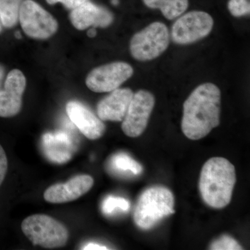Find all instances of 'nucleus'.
I'll return each mask as SVG.
<instances>
[{"label":"nucleus","mask_w":250,"mask_h":250,"mask_svg":"<svg viewBox=\"0 0 250 250\" xmlns=\"http://www.w3.org/2000/svg\"><path fill=\"white\" fill-rule=\"evenodd\" d=\"M220 98L218 87L205 83L197 87L184 104L182 129L188 139L205 138L220 125Z\"/></svg>","instance_id":"nucleus-1"},{"label":"nucleus","mask_w":250,"mask_h":250,"mask_svg":"<svg viewBox=\"0 0 250 250\" xmlns=\"http://www.w3.org/2000/svg\"><path fill=\"white\" fill-rule=\"evenodd\" d=\"M236 182L233 164L225 158H211L200 174L199 188L202 199L212 208H224L231 202Z\"/></svg>","instance_id":"nucleus-2"},{"label":"nucleus","mask_w":250,"mask_h":250,"mask_svg":"<svg viewBox=\"0 0 250 250\" xmlns=\"http://www.w3.org/2000/svg\"><path fill=\"white\" fill-rule=\"evenodd\" d=\"M174 199L165 187L149 188L143 192L135 207V223L143 229H149L166 217L173 214Z\"/></svg>","instance_id":"nucleus-3"},{"label":"nucleus","mask_w":250,"mask_h":250,"mask_svg":"<svg viewBox=\"0 0 250 250\" xmlns=\"http://www.w3.org/2000/svg\"><path fill=\"white\" fill-rule=\"evenodd\" d=\"M21 228L34 246L52 249L65 246L68 241L67 229L49 215H30L23 220Z\"/></svg>","instance_id":"nucleus-4"},{"label":"nucleus","mask_w":250,"mask_h":250,"mask_svg":"<svg viewBox=\"0 0 250 250\" xmlns=\"http://www.w3.org/2000/svg\"><path fill=\"white\" fill-rule=\"evenodd\" d=\"M169 42L170 35L166 24L153 22L133 36L130 42V52L140 62L151 61L164 53Z\"/></svg>","instance_id":"nucleus-5"},{"label":"nucleus","mask_w":250,"mask_h":250,"mask_svg":"<svg viewBox=\"0 0 250 250\" xmlns=\"http://www.w3.org/2000/svg\"><path fill=\"white\" fill-rule=\"evenodd\" d=\"M19 21L23 31L31 39H49L58 29V22L55 18L33 0L22 1Z\"/></svg>","instance_id":"nucleus-6"},{"label":"nucleus","mask_w":250,"mask_h":250,"mask_svg":"<svg viewBox=\"0 0 250 250\" xmlns=\"http://www.w3.org/2000/svg\"><path fill=\"white\" fill-rule=\"evenodd\" d=\"M213 20L205 11H190L177 19L172 28V38L180 45L190 44L210 34Z\"/></svg>","instance_id":"nucleus-7"},{"label":"nucleus","mask_w":250,"mask_h":250,"mask_svg":"<svg viewBox=\"0 0 250 250\" xmlns=\"http://www.w3.org/2000/svg\"><path fill=\"white\" fill-rule=\"evenodd\" d=\"M134 70L125 62H114L93 69L85 80V84L95 93H107L119 88L132 76Z\"/></svg>","instance_id":"nucleus-8"},{"label":"nucleus","mask_w":250,"mask_h":250,"mask_svg":"<svg viewBox=\"0 0 250 250\" xmlns=\"http://www.w3.org/2000/svg\"><path fill=\"white\" fill-rule=\"evenodd\" d=\"M155 104V99L147 90L134 93L122 124V129L127 136L139 137L144 132Z\"/></svg>","instance_id":"nucleus-9"},{"label":"nucleus","mask_w":250,"mask_h":250,"mask_svg":"<svg viewBox=\"0 0 250 250\" xmlns=\"http://www.w3.org/2000/svg\"><path fill=\"white\" fill-rule=\"evenodd\" d=\"M26 87L24 74L18 69L8 74L3 89L0 90V117L16 116L22 105V95Z\"/></svg>","instance_id":"nucleus-10"},{"label":"nucleus","mask_w":250,"mask_h":250,"mask_svg":"<svg viewBox=\"0 0 250 250\" xmlns=\"http://www.w3.org/2000/svg\"><path fill=\"white\" fill-rule=\"evenodd\" d=\"M93 184L94 179L91 176L77 175L66 183L51 186L44 192V199L52 204L74 201L89 191Z\"/></svg>","instance_id":"nucleus-11"},{"label":"nucleus","mask_w":250,"mask_h":250,"mask_svg":"<svg viewBox=\"0 0 250 250\" xmlns=\"http://www.w3.org/2000/svg\"><path fill=\"white\" fill-rule=\"evenodd\" d=\"M70 20L77 29L84 30L89 27H107L113 22V16L106 8L86 1L72 10Z\"/></svg>","instance_id":"nucleus-12"},{"label":"nucleus","mask_w":250,"mask_h":250,"mask_svg":"<svg viewBox=\"0 0 250 250\" xmlns=\"http://www.w3.org/2000/svg\"><path fill=\"white\" fill-rule=\"evenodd\" d=\"M66 112L69 118L87 139L97 140L103 136L106 129L104 124L83 104L69 102Z\"/></svg>","instance_id":"nucleus-13"},{"label":"nucleus","mask_w":250,"mask_h":250,"mask_svg":"<svg viewBox=\"0 0 250 250\" xmlns=\"http://www.w3.org/2000/svg\"><path fill=\"white\" fill-rule=\"evenodd\" d=\"M133 95L134 93L129 88H117L113 90L98 103V118L104 121H123Z\"/></svg>","instance_id":"nucleus-14"},{"label":"nucleus","mask_w":250,"mask_h":250,"mask_svg":"<svg viewBox=\"0 0 250 250\" xmlns=\"http://www.w3.org/2000/svg\"><path fill=\"white\" fill-rule=\"evenodd\" d=\"M42 147L46 157L55 164H62L71 159L74 143L67 133H47L42 138Z\"/></svg>","instance_id":"nucleus-15"},{"label":"nucleus","mask_w":250,"mask_h":250,"mask_svg":"<svg viewBox=\"0 0 250 250\" xmlns=\"http://www.w3.org/2000/svg\"><path fill=\"white\" fill-rule=\"evenodd\" d=\"M150 9H159L167 19L178 18L187 11L188 0H143Z\"/></svg>","instance_id":"nucleus-16"},{"label":"nucleus","mask_w":250,"mask_h":250,"mask_svg":"<svg viewBox=\"0 0 250 250\" xmlns=\"http://www.w3.org/2000/svg\"><path fill=\"white\" fill-rule=\"evenodd\" d=\"M110 164L111 168L118 173L139 175L143 172L141 164L125 153L115 154L111 158Z\"/></svg>","instance_id":"nucleus-17"},{"label":"nucleus","mask_w":250,"mask_h":250,"mask_svg":"<svg viewBox=\"0 0 250 250\" xmlns=\"http://www.w3.org/2000/svg\"><path fill=\"white\" fill-rule=\"evenodd\" d=\"M23 0H0V21L4 27L11 28L17 24Z\"/></svg>","instance_id":"nucleus-18"},{"label":"nucleus","mask_w":250,"mask_h":250,"mask_svg":"<svg viewBox=\"0 0 250 250\" xmlns=\"http://www.w3.org/2000/svg\"><path fill=\"white\" fill-rule=\"evenodd\" d=\"M130 203L126 199L121 197L108 196L104 200L102 210L104 214L112 215L117 212L128 211Z\"/></svg>","instance_id":"nucleus-19"},{"label":"nucleus","mask_w":250,"mask_h":250,"mask_svg":"<svg viewBox=\"0 0 250 250\" xmlns=\"http://www.w3.org/2000/svg\"><path fill=\"white\" fill-rule=\"evenodd\" d=\"M213 250H241L242 247L236 240L229 236H223L215 240L210 247Z\"/></svg>","instance_id":"nucleus-20"},{"label":"nucleus","mask_w":250,"mask_h":250,"mask_svg":"<svg viewBox=\"0 0 250 250\" xmlns=\"http://www.w3.org/2000/svg\"><path fill=\"white\" fill-rule=\"evenodd\" d=\"M228 9L234 17L246 16L250 12L249 0H229Z\"/></svg>","instance_id":"nucleus-21"},{"label":"nucleus","mask_w":250,"mask_h":250,"mask_svg":"<svg viewBox=\"0 0 250 250\" xmlns=\"http://www.w3.org/2000/svg\"><path fill=\"white\" fill-rule=\"evenodd\" d=\"M8 169V160L4 149L0 145V186L6 177Z\"/></svg>","instance_id":"nucleus-22"},{"label":"nucleus","mask_w":250,"mask_h":250,"mask_svg":"<svg viewBox=\"0 0 250 250\" xmlns=\"http://www.w3.org/2000/svg\"><path fill=\"white\" fill-rule=\"evenodd\" d=\"M46 1L49 4L62 3L67 9L72 10L88 0H46Z\"/></svg>","instance_id":"nucleus-23"},{"label":"nucleus","mask_w":250,"mask_h":250,"mask_svg":"<svg viewBox=\"0 0 250 250\" xmlns=\"http://www.w3.org/2000/svg\"><path fill=\"white\" fill-rule=\"evenodd\" d=\"M83 250H108L106 247L100 246V245L96 244V243H88L86 246L83 247Z\"/></svg>","instance_id":"nucleus-24"},{"label":"nucleus","mask_w":250,"mask_h":250,"mask_svg":"<svg viewBox=\"0 0 250 250\" xmlns=\"http://www.w3.org/2000/svg\"><path fill=\"white\" fill-rule=\"evenodd\" d=\"M4 74L5 71L4 67H3L2 65H0V87H1L3 80H4Z\"/></svg>","instance_id":"nucleus-25"},{"label":"nucleus","mask_w":250,"mask_h":250,"mask_svg":"<svg viewBox=\"0 0 250 250\" xmlns=\"http://www.w3.org/2000/svg\"><path fill=\"white\" fill-rule=\"evenodd\" d=\"M87 34H88V37L93 38L95 37V36H96L97 31L96 30H95V28H92V29H89V30L88 31V33H87Z\"/></svg>","instance_id":"nucleus-26"},{"label":"nucleus","mask_w":250,"mask_h":250,"mask_svg":"<svg viewBox=\"0 0 250 250\" xmlns=\"http://www.w3.org/2000/svg\"><path fill=\"white\" fill-rule=\"evenodd\" d=\"M16 37L17 38V39H21V33L18 32V31H17V32L16 33Z\"/></svg>","instance_id":"nucleus-27"},{"label":"nucleus","mask_w":250,"mask_h":250,"mask_svg":"<svg viewBox=\"0 0 250 250\" xmlns=\"http://www.w3.org/2000/svg\"><path fill=\"white\" fill-rule=\"evenodd\" d=\"M1 30H2V28H1V21H0V32H1Z\"/></svg>","instance_id":"nucleus-28"}]
</instances>
